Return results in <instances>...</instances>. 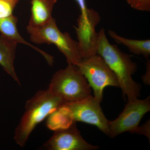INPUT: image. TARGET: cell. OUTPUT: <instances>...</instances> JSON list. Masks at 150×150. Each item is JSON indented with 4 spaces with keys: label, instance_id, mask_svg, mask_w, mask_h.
<instances>
[{
    "label": "cell",
    "instance_id": "ba28073f",
    "mask_svg": "<svg viewBox=\"0 0 150 150\" xmlns=\"http://www.w3.org/2000/svg\"><path fill=\"white\" fill-rule=\"evenodd\" d=\"M54 134L44 146L50 150H95L99 148L89 144L82 137L73 122L66 128L54 130Z\"/></svg>",
    "mask_w": 150,
    "mask_h": 150
},
{
    "label": "cell",
    "instance_id": "6da1fadb",
    "mask_svg": "<svg viewBox=\"0 0 150 150\" xmlns=\"http://www.w3.org/2000/svg\"><path fill=\"white\" fill-rule=\"evenodd\" d=\"M96 49V54L102 57L115 74L123 96H127L128 101L139 98L141 85L132 78L137 71V64L129 55L109 42L103 28L98 32Z\"/></svg>",
    "mask_w": 150,
    "mask_h": 150
},
{
    "label": "cell",
    "instance_id": "7c38bea8",
    "mask_svg": "<svg viewBox=\"0 0 150 150\" xmlns=\"http://www.w3.org/2000/svg\"><path fill=\"white\" fill-rule=\"evenodd\" d=\"M109 36L118 44L126 46L132 54L142 55L149 59L150 56V40H136L126 38L118 35L112 30H108Z\"/></svg>",
    "mask_w": 150,
    "mask_h": 150
},
{
    "label": "cell",
    "instance_id": "9a60e30c",
    "mask_svg": "<svg viewBox=\"0 0 150 150\" xmlns=\"http://www.w3.org/2000/svg\"><path fill=\"white\" fill-rule=\"evenodd\" d=\"M75 1L78 4L80 10L81 14L80 16L82 17L86 18L88 16L89 13L90 9L87 6L86 0H75Z\"/></svg>",
    "mask_w": 150,
    "mask_h": 150
},
{
    "label": "cell",
    "instance_id": "8992f818",
    "mask_svg": "<svg viewBox=\"0 0 150 150\" xmlns=\"http://www.w3.org/2000/svg\"><path fill=\"white\" fill-rule=\"evenodd\" d=\"M93 90L94 97L102 102L103 92L107 86L119 87L116 76L98 54L83 58L78 66Z\"/></svg>",
    "mask_w": 150,
    "mask_h": 150
},
{
    "label": "cell",
    "instance_id": "e0dca14e",
    "mask_svg": "<svg viewBox=\"0 0 150 150\" xmlns=\"http://www.w3.org/2000/svg\"><path fill=\"white\" fill-rule=\"evenodd\" d=\"M150 61L148 60L147 64L146 71L143 79L144 80V82L148 84H149V83H150V81H149V76H150Z\"/></svg>",
    "mask_w": 150,
    "mask_h": 150
},
{
    "label": "cell",
    "instance_id": "277c9868",
    "mask_svg": "<svg viewBox=\"0 0 150 150\" xmlns=\"http://www.w3.org/2000/svg\"><path fill=\"white\" fill-rule=\"evenodd\" d=\"M91 88L78 67L68 64L53 75L48 89L64 103L84 99L91 95Z\"/></svg>",
    "mask_w": 150,
    "mask_h": 150
},
{
    "label": "cell",
    "instance_id": "8fae6325",
    "mask_svg": "<svg viewBox=\"0 0 150 150\" xmlns=\"http://www.w3.org/2000/svg\"><path fill=\"white\" fill-rule=\"evenodd\" d=\"M17 44L4 35H0V65L6 73L20 85L14 66Z\"/></svg>",
    "mask_w": 150,
    "mask_h": 150
},
{
    "label": "cell",
    "instance_id": "5bb4252c",
    "mask_svg": "<svg viewBox=\"0 0 150 150\" xmlns=\"http://www.w3.org/2000/svg\"><path fill=\"white\" fill-rule=\"evenodd\" d=\"M131 8L141 11H150V0H126Z\"/></svg>",
    "mask_w": 150,
    "mask_h": 150
},
{
    "label": "cell",
    "instance_id": "52a82bcc",
    "mask_svg": "<svg viewBox=\"0 0 150 150\" xmlns=\"http://www.w3.org/2000/svg\"><path fill=\"white\" fill-rule=\"evenodd\" d=\"M150 110V96L144 99L128 101L118 118L109 122L108 136L113 138L124 132L137 133L140 121Z\"/></svg>",
    "mask_w": 150,
    "mask_h": 150
},
{
    "label": "cell",
    "instance_id": "2e32d148",
    "mask_svg": "<svg viewBox=\"0 0 150 150\" xmlns=\"http://www.w3.org/2000/svg\"><path fill=\"white\" fill-rule=\"evenodd\" d=\"M150 121H148L142 126H139L137 134L146 136L150 140Z\"/></svg>",
    "mask_w": 150,
    "mask_h": 150
},
{
    "label": "cell",
    "instance_id": "4fadbf2b",
    "mask_svg": "<svg viewBox=\"0 0 150 150\" xmlns=\"http://www.w3.org/2000/svg\"><path fill=\"white\" fill-rule=\"evenodd\" d=\"M19 0H0V18L13 15V11Z\"/></svg>",
    "mask_w": 150,
    "mask_h": 150
},
{
    "label": "cell",
    "instance_id": "3957f363",
    "mask_svg": "<svg viewBox=\"0 0 150 150\" xmlns=\"http://www.w3.org/2000/svg\"><path fill=\"white\" fill-rule=\"evenodd\" d=\"M26 28L32 42L37 44L55 45L65 56L68 64L78 66L81 62L83 58L79 42L74 40L69 33L62 32L54 18L41 27L28 25Z\"/></svg>",
    "mask_w": 150,
    "mask_h": 150
},
{
    "label": "cell",
    "instance_id": "30bf717a",
    "mask_svg": "<svg viewBox=\"0 0 150 150\" xmlns=\"http://www.w3.org/2000/svg\"><path fill=\"white\" fill-rule=\"evenodd\" d=\"M57 0H31V15L28 26L39 27L53 18L52 13Z\"/></svg>",
    "mask_w": 150,
    "mask_h": 150
},
{
    "label": "cell",
    "instance_id": "7a4b0ae2",
    "mask_svg": "<svg viewBox=\"0 0 150 150\" xmlns=\"http://www.w3.org/2000/svg\"><path fill=\"white\" fill-rule=\"evenodd\" d=\"M64 103L48 89L38 91L26 102L24 114L15 131L14 139L16 144L21 147L24 146L38 124Z\"/></svg>",
    "mask_w": 150,
    "mask_h": 150
},
{
    "label": "cell",
    "instance_id": "5b68a950",
    "mask_svg": "<svg viewBox=\"0 0 150 150\" xmlns=\"http://www.w3.org/2000/svg\"><path fill=\"white\" fill-rule=\"evenodd\" d=\"M100 104L91 95L78 101L64 103L57 109L70 123L81 122L93 125L108 136L110 121L105 117Z\"/></svg>",
    "mask_w": 150,
    "mask_h": 150
},
{
    "label": "cell",
    "instance_id": "9c48e42d",
    "mask_svg": "<svg viewBox=\"0 0 150 150\" xmlns=\"http://www.w3.org/2000/svg\"><path fill=\"white\" fill-rule=\"evenodd\" d=\"M17 22V17L13 15L7 17L0 18V32L1 34L17 43H21L30 46L42 55L46 59L48 64L51 66L53 65L54 62V57L32 45L22 37L18 30Z\"/></svg>",
    "mask_w": 150,
    "mask_h": 150
}]
</instances>
